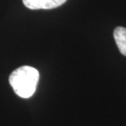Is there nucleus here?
Wrapping results in <instances>:
<instances>
[{
  "label": "nucleus",
  "mask_w": 126,
  "mask_h": 126,
  "mask_svg": "<svg viewBox=\"0 0 126 126\" xmlns=\"http://www.w3.org/2000/svg\"><path fill=\"white\" fill-rule=\"evenodd\" d=\"M27 8L32 10L52 9L60 7L66 0H22Z\"/></svg>",
  "instance_id": "obj_2"
},
{
  "label": "nucleus",
  "mask_w": 126,
  "mask_h": 126,
  "mask_svg": "<svg viewBox=\"0 0 126 126\" xmlns=\"http://www.w3.org/2000/svg\"><path fill=\"white\" fill-rule=\"evenodd\" d=\"M39 79V71L32 66L23 65L10 75L9 83L14 92L22 98L32 97Z\"/></svg>",
  "instance_id": "obj_1"
},
{
  "label": "nucleus",
  "mask_w": 126,
  "mask_h": 126,
  "mask_svg": "<svg viewBox=\"0 0 126 126\" xmlns=\"http://www.w3.org/2000/svg\"><path fill=\"white\" fill-rule=\"evenodd\" d=\"M114 38L120 52L126 57V28L116 27L114 31Z\"/></svg>",
  "instance_id": "obj_3"
}]
</instances>
